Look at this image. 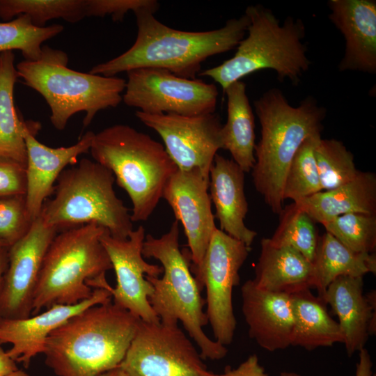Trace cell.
<instances>
[{
  "label": "cell",
  "instance_id": "cell-31",
  "mask_svg": "<svg viewBox=\"0 0 376 376\" xmlns=\"http://www.w3.org/2000/svg\"><path fill=\"white\" fill-rule=\"evenodd\" d=\"M321 138V134L308 137L296 152L285 174L283 200L297 202L322 191L314 155L315 147Z\"/></svg>",
  "mask_w": 376,
  "mask_h": 376
},
{
  "label": "cell",
  "instance_id": "cell-4",
  "mask_svg": "<svg viewBox=\"0 0 376 376\" xmlns=\"http://www.w3.org/2000/svg\"><path fill=\"white\" fill-rule=\"evenodd\" d=\"M106 230L90 223L58 232L43 259L31 315L55 304L86 300L96 288L111 291L105 275L113 267L100 240Z\"/></svg>",
  "mask_w": 376,
  "mask_h": 376
},
{
  "label": "cell",
  "instance_id": "cell-15",
  "mask_svg": "<svg viewBox=\"0 0 376 376\" xmlns=\"http://www.w3.org/2000/svg\"><path fill=\"white\" fill-rule=\"evenodd\" d=\"M58 230L39 216L20 240L8 247V263L0 288V318L31 315L34 291L44 257Z\"/></svg>",
  "mask_w": 376,
  "mask_h": 376
},
{
  "label": "cell",
  "instance_id": "cell-21",
  "mask_svg": "<svg viewBox=\"0 0 376 376\" xmlns=\"http://www.w3.org/2000/svg\"><path fill=\"white\" fill-rule=\"evenodd\" d=\"M320 297L338 317L349 357L364 347L368 337L375 334L376 294H363V276H339Z\"/></svg>",
  "mask_w": 376,
  "mask_h": 376
},
{
  "label": "cell",
  "instance_id": "cell-22",
  "mask_svg": "<svg viewBox=\"0 0 376 376\" xmlns=\"http://www.w3.org/2000/svg\"><path fill=\"white\" fill-rule=\"evenodd\" d=\"M208 188L220 230L251 248L257 233L244 224L248 212L244 172L233 159L217 153L210 170Z\"/></svg>",
  "mask_w": 376,
  "mask_h": 376
},
{
  "label": "cell",
  "instance_id": "cell-26",
  "mask_svg": "<svg viewBox=\"0 0 376 376\" xmlns=\"http://www.w3.org/2000/svg\"><path fill=\"white\" fill-rule=\"evenodd\" d=\"M227 97V120L222 125V149L230 153L233 160L245 172L255 162V123L246 94V84L237 81L224 91Z\"/></svg>",
  "mask_w": 376,
  "mask_h": 376
},
{
  "label": "cell",
  "instance_id": "cell-44",
  "mask_svg": "<svg viewBox=\"0 0 376 376\" xmlns=\"http://www.w3.org/2000/svg\"><path fill=\"white\" fill-rule=\"evenodd\" d=\"M279 376H301V375L294 372H281Z\"/></svg>",
  "mask_w": 376,
  "mask_h": 376
},
{
  "label": "cell",
  "instance_id": "cell-13",
  "mask_svg": "<svg viewBox=\"0 0 376 376\" xmlns=\"http://www.w3.org/2000/svg\"><path fill=\"white\" fill-rule=\"evenodd\" d=\"M135 116L160 136L178 170L198 169L209 180L214 158L223 147V125L217 113L186 116L136 111Z\"/></svg>",
  "mask_w": 376,
  "mask_h": 376
},
{
  "label": "cell",
  "instance_id": "cell-6",
  "mask_svg": "<svg viewBox=\"0 0 376 376\" xmlns=\"http://www.w3.org/2000/svg\"><path fill=\"white\" fill-rule=\"evenodd\" d=\"M249 22L246 36L234 56L220 65L201 70L223 91L235 81L255 72L273 70L280 81L297 85L311 64L302 42L306 28L302 20L288 17L283 24L273 12L260 5L248 6L244 13Z\"/></svg>",
  "mask_w": 376,
  "mask_h": 376
},
{
  "label": "cell",
  "instance_id": "cell-45",
  "mask_svg": "<svg viewBox=\"0 0 376 376\" xmlns=\"http://www.w3.org/2000/svg\"><path fill=\"white\" fill-rule=\"evenodd\" d=\"M3 246H7L4 243L0 241V247H3Z\"/></svg>",
  "mask_w": 376,
  "mask_h": 376
},
{
  "label": "cell",
  "instance_id": "cell-24",
  "mask_svg": "<svg viewBox=\"0 0 376 376\" xmlns=\"http://www.w3.org/2000/svg\"><path fill=\"white\" fill-rule=\"evenodd\" d=\"M294 203L315 222L321 224L348 213L376 215L375 174L359 171L357 176L347 183Z\"/></svg>",
  "mask_w": 376,
  "mask_h": 376
},
{
  "label": "cell",
  "instance_id": "cell-2",
  "mask_svg": "<svg viewBox=\"0 0 376 376\" xmlns=\"http://www.w3.org/2000/svg\"><path fill=\"white\" fill-rule=\"evenodd\" d=\"M140 321L112 301L91 306L49 334L45 362L57 376H100L119 367Z\"/></svg>",
  "mask_w": 376,
  "mask_h": 376
},
{
  "label": "cell",
  "instance_id": "cell-33",
  "mask_svg": "<svg viewBox=\"0 0 376 376\" xmlns=\"http://www.w3.org/2000/svg\"><path fill=\"white\" fill-rule=\"evenodd\" d=\"M314 155L322 191L352 181L360 171L356 168L353 154L338 140L321 138L315 147Z\"/></svg>",
  "mask_w": 376,
  "mask_h": 376
},
{
  "label": "cell",
  "instance_id": "cell-1",
  "mask_svg": "<svg viewBox=\"0 0 376 376\" xmlns=\"http://www.w3.org/2000/svg\"><path fill=\"white\" fill-rule=\"evenodd\" d=\"M134 15L137 35L132 46L119 56L95 65L90 73L116 77L134 69L154 68L196 79L207 58L237 47L246 34L249 22L244 13L228 19L217 29L186 31L168 26L146 11Z\"/></svg>",
  "mask_w": 376,
  "mask_h": 376
},
{
  "label": "cell",
  "instance_id": "cell-37",
  "mask_svg": "<svg viewBox=\"0 0 376 376\" xmlns=\"http://www.w3.org/2000/svg\"><path fill=\"white\" fill-rule=\"evenodd\" d=\"M26 191V166L0 156V197L25 195Z\"/></svg>",
  "mask_w": 376,
  "mask_h": 376
},
{
  "label": "cell",
  "instance_id": "cell-38",
  "mask_svg": "<svg viewBox=\"0 0 376 376\" xmlns=\"http://www.w3.org/2000/svg\"><path fill=\"white\" fill-rule=\"evenodd\" d=\"M219 376H269L265 368L260 365L258 356L251 354L237 368L225 367Z\"/></svg>",
  "mask_w": 376,
  "mask_h": 376
},
{
  "label": "cell",
  "instance_id": "cell-18",
  "mask_svg": "<svg viewBox=\"0 0 376 376\" xmlns=\"http://www.w3.org/2000/svg\"><path fill=\"white\" fill-rule=\"evenodd\" d=\"M112 301L110 290H93L91 298L73 305L55 304L43 312L25 318H0V345L10 344L6 351L17 363L28 368L31 360L42 354L47 338L55 329L85 309Z\"/></svg>",
  "mask_w": 376,
  "mask_h": 376
},
{
  "label": "cell",
  "instance_id": "cell-34",
  "mask_svg": "<svg viewBox=\"0 0 376 376\" xmlns=\"http://www.w3.org/2000/svg\"><path fill=\"white\" fill-rule=\"evenodd\" d=\"M349 249L357 253H371L376 248V215L348 213L322 224Z\"/></svg>",
  "mask_w": 376,
  "mask_h": 376
},
{
  "label": "cell",
  "instance_id": "cell-10",
  "mask_svg": "<svg viewBox=\"0 0 376 376\" xmlns=\"http://www.w3.org/2000/svg\"><path fill=\"white\" fill-rule=\"evenodd\" d=\"M251 248L216 228L198 266L191 271L200 288L206 290V315L214 340L230 345L236 329L233 290L240 283L239 272Z\"/></svg>",
  "mask_w": 376,
  "mask_h": 376
},
{
  "label": "cell",
  "instance_id": "cell-5",
  "mask_svg": "<svg viewBox=\"0 0 376 376\" xmlns=\"http://www.w3.org/2000/svg\"><path fill=\"white\" fill-rule=\"evenodd\" d=\"M179 234V222L175 220L161 237L146 235L143 257L159 260L163 268L161 278L146 275L153 287L148 301L161 323L175 326L182 322L203 360H219L226 357L228 350L203 330L208 324L203 311L205 299L191 271L189 251L180 249Z\"/></svg>",
  "mask_w": 376,
  "mask_h": 376
},
{
  "label": "cell",
  "instance_id": "cell-19",
  "mask_svg": "<svg viewBox=\"0 0 376 376\" xmlns=\"http://www.w3.org/2000/svg\"><path fill=\"white\" fill-rule=\"evenodd\" d=\"M329 18L343 34L344 55L338 70L376 72V1L329 0Z\"/></svg>",
  "mask_w": 376,
  "mask_h": 376
},
{
  "label": "cell",
  "instance_id": "cell-14",
  "mask_svg": "<svg viewBox=\"0 0 376 376\" xmlns=\"http://www.w3.org/2000/svg\"><path fill=\"white\" fill-rule=\"evenodd\" d=\"M145 237V228L140 226L123 240L113 237L107 230L100 240L116 276V285L111 290L112 302L145 322L159 323V318L148 301L153 287L146 275L159 277L163 268L143 259Z\"/></svg>",
  "mask_w": 376,
  "mask_h": 376
},
{
  "label": "cell",
  "instance_id": "cell-7",
  "mask_svg": "<svg viewBox=\"0 0 376 376\" xmlns=\"http://www.w3.org/2000/svg\"><path fill=\"white\" fill-rule=\"evenodd\" d=\"M89 152L128 194L132 222L150 217L178 170L164 145L128 125L116 124L95 133Z\"/></svg>",
  "mask_w": 376,
  "mask_h": 376
},
{
  "label": "cell",
  "instance_id": "cell-41",
  "mask_svg": "<svg viewBox=\"0 0 376 376\" xmlns=\"http://www.w3.org/2000/svg\"><path fill=\"white\" fill-rule=\"evenodd\" d=\"M8 263V247H0V288Z\"/></svg>",
  "mask_w": 376,
  "mask_h": 376
},
{
  "label": "cell",
  "instance_id": "cell-11",
  "mask_svg": "<svg viewBox=\"0 0 376 376\" xmlns=\"http://www.w3.org/2000/svg\"><path fill=\"white\" fill-rule=\"evenodd\" d=\"M127 75L123 101L137 111L186 116L215 112L219 92L214 84L161 68H137Z\"/></svg>",
  "mask_w": 376,
  "mask_h": 376
},
{
  "label": "cell",
  "instance_id": "cell-12",
  "mask_svg": "<svg viewBox=\"0 0 376 376\" xmlns=\"http://www.w3.org/2000/svg\"><path fill=\"white\" fill-rule=\"evenodd\" d=\"M203 360L178 325L141 320L119 367L129 376H219Z\"/></svg>",
  "mask_w": 376,
  "mask_h": 376
},
{
  "label": "cell",
  "instance_id": "cell-35",
  "mask_svg": "<svg viewBox=\"0 0 376 376\" xmlns=\"http://www.w3.org/2000/svg\"><path fill=\"white\" fill-rule=\"evenodd\" d=\"M25 195L0 197V241L8 247L15 244L30 229Z\"/></svg>",
  "mask_w": 376,
  "mask_h": 376
},
{
  "label": "cell",
  "instance_id": "cell-29",
  "mask_svg": "<svg viewBox=\"0 0 376 376\" xmlns=\"http://www.w3.org/2000/svg\"><path fill=\"white\" fill-rule=\"evenodd\" d=\"M19 15L29 17L38 27L54 19L75 23L86 17V0H0V17L10 20Z\"/></svg>",
  "mask_w": 376,
  "mask_h": 376
},
{
  "label": "cell",
  "instance_id": "cell-8",
  "mask_svg": "<svg viewBox=\"0 0 376 376\" xmlns=\"http://www.w3.org/2000/svg\"><path fill=\"white\" fill-rule=\"evenodd\" d=\"M68 63L65 52L42 45L38 60H24L16 65L24 84L44 97L51 111L50 121L60 131L78 112L85 113L83 126L86 127L100 111L117 107L126 84L123 78L79 72Z\"/></svg>",
  "mask_w": 376,
  "mask_h": 376
},
{
  "label": "cell",
  "instance_id": "cell-42",
  "mask_svg": "<svg viewBox=\"0 0 376 376\" xmlns=\"http://www.w3.org/2000/svg\"><path fill=\"white\" fill-rule=\"evenodd\" d=\"M100 376H129V375L123 369H121L120 367H118L107 373H104Z\"/></svg>",
  "mask_w": 376,
  "mask_h": 376
},
{
  "label": "cell",
  "instance_id": "cell-3",
  "mask_svg": "<svg viewBox=\"0 0 376 376\" xmlns=\"http://www.w3.org/2000/svg\"><path fill=\"white\" fill-rule=\"evenodd\" d=\"M253 106L260 125V139L254 149L253 184L272 212L280 214L290 164L306 139L321 134L326 109L312 96L293 107L278 88L263 93Z\"/></svg>",
  "mask_w": 376,
  "mask_h": 376
},
{
  "label": "cell",
  "instance_id": "cell-32",
  "mask_svg": "<svg viewBox=\"0 0 376 376\" xmlns=\"http://www.w3.org/2000/svg\"><path fill=\"white\" fill-rule=\"evenodd\" d=\"M280 223L271 242L290 246L313 262L319 237L315 221L295 203L287 205L279 214Z\"/></svg>",
  "mask_w": 376,
  "mask_h": 376
},
{
  "label": "cell",
  "instance_id": "cell-36",
  "mask_svg": "<svg viewBox=\"0 0 376 376\" xmlns=\"http://www.w3.org/2000/svg\"><path fill=\"white\" fill-rule=\"evenodd\" d=\"M159 8L156 0H86V17L111 16L113 21H121L129 11L135 14L146 11L154 14Z\"/></svg>",
  "mask_w": 376,
  "mask_h": 376
},
{
  "label": "cell",
  "instance_id": "cell-16",
  "mask_svg": "<svg viewBox=\"0 0 376 376\" xmlns=\"http://www.w3.org/2000/svg\"><path fill=\"white\" fill-rule=\"evenodd\" d=\"M209 180L198 169L177 170L168 180L163 197L185 230L191 265L198 266L216 230Z\"/></svg>",
  "mask_w": 376,
  "mask_h": 376
},
{
  "label": "cell",
  "instance_id": "cell-39",
  "mask_svg": "<svg viewBox=\"0 0 376 376\" xmlns=\"http://www.w3.org/2000/svg\"><path fill=\"white\" fill-rule=\"evenodd\" d=\"M373 363L368 351L365 348L359 350V360L357 363L355 376H375L372 371Z\"/></svg>",
  "mask_w": 376,
  "mask_h": 376
},
{
  "label": "cell",
  "instance_id": "cell-27",
  "mask_svg": "<svg viewBox=\"0 0 376 376\" xmlns=\"http://www.w3.org/2000/svg\"><path fill=\"white\" fill-rule=\"evenodd\" d=\"M312 263L318 296L339 276H363L376 272L375 253L354 252L328 232L319 237Z\"/></svg>",
  "mask_w": 376,
  "mask_h": 376
},
{
  "label": "cell",
  "instance_id": "cell-17",
  "mask_svg": "<svg viewBox=\"0 0 376 376\" xmlns=\"http://www.w3.org/2000/svg\"><path fill=\"white\" fill-rule=\"evenodd\" d=\"M41 126L37 121L24 120V138L26 149V201L30 219L40 214L45 201L53 194L56 180L65 168L77 163V158L88 152L95 133L86 132L75 144L52 148L40 143L36 136Z\"/></svg>",
  "mask_w": 376,
  "mask_h": 376
},
{
  "label": "cell",
  "instance_id": "cell-25",
  "mask_svg": "<svg viewBox=\"0 0 376 376\" xmlns=\"http://www.w3.org/2000/svg\"><path fill=\"white\" fill-rule=\"evenodd\" d=\"M294 324L290 345L308 351L320 347L343 343L342 330L329 314L327 304L318 296L305 289L290 294Z\"/></svg>",
  "mask_w": 376,
  "mask_h": 376
},
{
  "label": "cell",
  "instance_id": "cell-30",
  "mask_svg": "<svg viewBox=\"0 0 376 376\" xmlns=\"http://www.w3.org/2000/svg\"><path fill=\"white\" fill-rule=\"evenodd\" d=\"M63 29L58 24L36 26L26 15L0 22V54L16 49L22 52L25 61H36L40 56L42 43L61 33Z\"/></svg>",
  "mask_w": 376,
  "mask_h": 376
},
{
  "label": "cell",
  "instance_id": "cell-20",
  "mask_svg": "<svg viewBox=\"0 0 376 376\" xmlns=\"http://www.w3.org/2000/svg\"><path fill=\"white\" fill-rule=\"evenodd\" d=\"M241 293L249 337L269 352L290 346L294 324L290 295L260 289L252 279L242 285Z\"/></svg>",
  "mask_w": 376,
  "mask_h": 376
},
{
  "label": "cell",
  "instance_id": "cell-28",
  "mask_svg": "<svg viewBox=\"0 0 376 376\" xmlns=\"http://www.w3.org/2000/svg\"><path fill=\"white\" fill-rule=\"evenodd\" d=\"M13 51L0 54V156L26 166L24 120L14 103V88L18 78Z\"/></svg>",
  "mask_w": 376,
  "mask_h": 376
},
{
  "label": "cell",
  "instance_id": "cell-23",
  "mask_svg": "<svg viewBox=\"0 0 376 376\" xmlns=\"http://www.w3.org/2000/svg\"><path fill=\"white\" fill-rule=\"evenodd\" d=\"M260 253L252 281L263 290L292 294L315 288L312 262L295 249L276 246L269 238L260 242Z\"/></svg>",
  "mask_w": 376,
  "mask_h": 376
},
{
  "label": "cell",
  "instance_id": "cell-9",
  "mask_svg": "<svg viewBox=\"0 0 376 376\" xmlns=\"http://www.w3.org/2000/svg\"><path fill=\"white\" fill-rule=\"evenodd\" d=\"M112 172L83 158L64 169L56 180L53 198H47L40 217L58 232L95 223L111 236L126 239L134 230L129 209L116 194Z\"/></svg>",
  "mask_w": 376,
  "mask_h": 376
},
{
  "label": "cell",
  "instance_id": "cell-43",
  "mask_svg": "<svg viewBox=\"0 0 376 376\" xmlns=\"http://www.w3.org/2000/svg\"><path fill=\"white\" fill-rule=\"evenodd\" d=\"M6 376H30L22 370L17 369Z\"/></svg>",
  "mask_w": 376,
  "mask_h": 376
},
{
  "label": "cell",
  "instance_id": "cell-40",
  "mask_svg": "<svg viewBox=\"0 0 376 376\" xmlns=\"http://www.w3.org/2000/svg\"><path fill=\"white\" fill-rule=\"evenodd\" d=\"M17 369L16 362L0 347V376H6Z\"/></svg>",
  "mask_w": 376,
  "mask_h": 376
}]
</instances>
